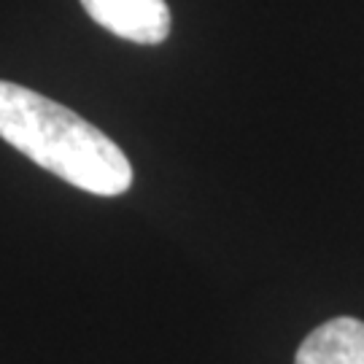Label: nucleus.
Instances as JSON below:
<instances>
[{"label": "nucleus", "mask_w": 364, "mask_h": 364, "mask_svg": "<svg viewBox=\"0 0 364 364\" xmlns=\"http://www.w3.org/2000/svg\"><path fill=\"white\" fill-rule=\"evenodd\" d=\"M0 138L90 195L117 197L132 183L130 159L105 132L11 81H0Z\"/></svg>", "instance_id": "obj_1"}, {"label": "nucleus", "mask_w": 364, "mask_h": 364, "mask_svg": "<svg viewBox=\"0 0 364 364\" xmlns=\"http://www.w3.org/2000/svg\"><path fill=\"white\" fill-rule=\"evenodd\" d=\"M81 6L108 33L141 46H156L170 33L165 0H81Z\"/></svg>", "instance_id": "obj_2"}, {"label": "nucleus", "mask_w": 364, "mask_h": 364, "mask_svg": "<svg viewBox=\"0 0 364 364\" xmlns=\"http://www.w3.org/2000/svg\"><path fill=\"white\" fill-rule=\"evenodd\" d=\"M294 364H364V321L338 316L313 329L297 348Z\"/></svg>", "instance_id": "obj_3"}]
</instances>
